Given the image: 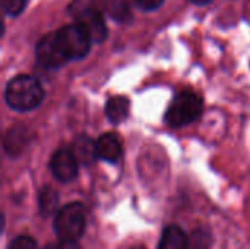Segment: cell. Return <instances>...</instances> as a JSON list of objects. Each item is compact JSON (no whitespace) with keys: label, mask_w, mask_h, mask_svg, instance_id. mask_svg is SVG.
<instances>
[{"label":"cell","mask_w":250,"mask_h":249,"mask_svg":"<svg viewBox=\"0 0 250 249\" xmlns=\"http://www.w3.org/2000/svg\"><path fill=\"white\" fill-rule=\"evenodd\" d=\"M35 54L38 62L48 69H56L60 68L62 65H64L67 62V57L64 56V53L62 51L57 40H56V32L54 34H48L44 35L35 48Z\"/></svg>","instance_id":"8992f818"},{"label":"cell","mask_w":250,"mask_h":249,"mask_svg":"<svg viewBox=\"0 0 250 249\" xmlns=\"http://www.w3.org/2000/svg\"><path fill=\"white\" fill-rule=\"evenodd\" d=\"M42 249H59V247H57V245H53V244H50V245L44 247Z\"/></svg>","instance_id":"44dd1931"},{"label":"cell","mask_w":250,"mask_h":249,"mask_svg":"<svg viewBox=\"0 0 250 249\" xmlns=\"http://www.w3.org/2000/svg\"><path fill=\"white\" fill-rule=\"evenodd\" d=\"M189 248V241L185 232L176 226L170 225L163 230L158 249H188Z\"/></svg>","instance_id":"8fae6325"},{"label":"cell","mask_w":250,"mask_h":249,"mask_svg":"<svg viewBox=\"0 0 250 249\" xmlns=\"http://www.w3.org/2000/svg\"><path fill=\"white\" fill-rule=\"evenodd\" d=\"M57 247L59 249H81L76 241H62Z\"/></svg>","instance_id":"d6986e66"},{"label":"cell","mask_w":250,"mask_h":249,"mask_svg":"<svg viewBox=\"0 0 250 249\" xmlns=\"http://www.w3.org/2000/svg\"><path fill=\"white\" fill-rule=\"evenodd\" d=\"M105 114L113 123L123 122L129 114V100L126 97H111L105 104Z\"/></svg>","instance_id":"7c38bea8"},{"label":"cell","mask_w":250,"mask_h":249,"mask_svg":"<svg viewBox=\"0 0 250 249\" xmlns=\"http://www.w3.org/2000/svg\"><path fill=\"white\" fill-rule=\"evenodd\" d=\"M107 13L117 22L130 21V9L126 0H103Z\"/></svg>","instance_id":"5bb4252c"},{"label":"cell","mask_w":250,"mask_h":249,"mask_svg":"<svg viewBox=\"0 0 250 249\" xmlns=\"http://www.w3.org/2000/svg\"><path fill=\"white\" fill-rule=\"evenodd\" d=\"M56 40L67 60H78L86 56L92 43L89 34L78 23L60 28L56 32Z\"/></svg>","instance_id":"5b68a950"},{"label":"cell","mask_w":250,"mask_h":249,"mask_svg":"<svg viewBox=\"0 0 250 249\" xmlns=\"http://www.w3.org/2000/svg\"><path fill=\"white\" fill-rule=\"evenodd\" d=\"M97 156L108 163H117L122 157V144L113 134L101 135L97 139Z\"/></svg>","instance_id":"ba28073f"},{"label":"cell","mask_w":250,"mask_h":249,"mask_svg":"<svg viewBox=\"0 0 250 249\" xmlns=\"http://www.w3.org/2000/svg\"><path fill=\"white\" fill-rule=\"evenodd\" d=\"M132 249H145V248H144V247H133Z\"/></svg>","instance_id":"7402d4cb"},{"label":"cell","mask_w":250,"mask_h":249,"mask_svg":"<svg viewBox=\"0 0 250 249\" xmlns=\"http://www.w3.org/2000/svg\"><path fill=\"white\" fill-rule=\"evenodd\" d=\"M72 153L76 157L78 163H81L83 166H89L98 157L97 156V141H92L86 135L78 136L73 142Z\"/></svg>","instance_id":"9c48e42d"},{"label":"cell","mask_w":250,"mask_h":249,"mask_svg":"<svg viewBox=\"0 0 250 249\" xmlns=\"http://www.w3.org/2000/svg\"><path fill=\"white\" fill-rule=\"evenodd\" d=\"M69 12L75 23L81 25L91 37L92 43H101L107 37V26L103 15L92 3V0H73Z\"/></svg>","instance_id":"7a4b0ae2"},{"label":"cell","mask_w":250,"mask_h":249,"mask_svg":"<svg viewBox=\"0 0 250 249\" xmlns=\"http://www.w3.org/2000/svg\"><path fill=\"white\" fill-rule=\"evenodd\" d=\"M6 103L18 112L35 109L44 98V90L38 79L29 75H18L6 87Z\"/></svg>","instance_id":"6da1fadb"},{"label":"cell","mask_w":250,"mask_h":249,"mask_svg":"<svg viewBox=\"0 0 250 249\" xmlns=\"http://www.w3.org/2000/svg\"><path fill=\"white\" fill-rule=\"evenodd\" d=\"M59 194L51 186H44L38 194V210L42 217H50L57 213Z\"/></svg>","instance_id":"4fadbf2b"},{"label":"cell","mask_w":250,"mask_h":249,"mask_svg":"<svg viewBox=\"0 0 250 249\" xmlns=\"http://www.w3.org/2000/svg\"><path fill=\"white\" fill-rule=\"evenodd\" d=\"M211 248V238L207 232L204 230H195L190 241H189V248L188 249H209Z\"/></svg>","instance_id":"9a60e30c"},{"label":"cell","mask_w":250,"mask_h":249,"mask_svg":"<svg viewBox=\"0 0 250 249\" xmlns=\"http://www.w3.org/2000/svg\"><path fill=\"white\" fill-rule=\"evenodd\" d=\"M202 113V100L192 91H183L176 95L166 113V122L171 128H182L196 120Z\"/></svg>","instance_id":"277c9868"},{"label":"cell","mask_w":250,"mask_h":249,"mask_svg":"<svg viewBox=\"0 0 250 249\" xmlns=\"http://www.w3.org/2000/svg\"><path fill=\"white\" fill-rule=\"evenodd\" d=\"M164 0H135V3L144 10H154L163 4Z\"/></svg>","instance_id":"ac0fdd59"},{"label":"cell","mask_w":250,"mask_h":249,"mask_svg":"<svg viewBox=\"0 0 250 249\" xmlns=\"http://www.w3.org/2000/svg\"><path fill=\"white\" fill-rule=\"evenodd\" d=\"M85 226L86 214L79 203L67 204L56 213L54 232L60 241H78L83 235Z\"/></svg>","instance_id":"3957f363"},{"label":"cell","mask_w":250,"mask_h":249,"mask_svg":"<svg viewBox=\"0 0 250 249\" xmlns=\"http://www.w3.org/2000/svg\"><path fill=\"white\" fill-rule=\"evenodd\" d=\"M9 249H37V244L29 236H18L16 239H13Z\"/></svg>","instance_id":"e0dca14e"},{"label":"cell","mask_w":250,"mask_h":249,"mask_svg":"<svg viewBox=\"0 0 250 249\" xmlns=\"http://www.w3.org/2000/svg\"><path fill=\"white\" fill-rule=\"evenodd\" d=\"M1 6H3V10L7 15L16 16V15H19L23 10L25 0H1Z\"/></svg>","instance_id":"2e32d148"},{"label":"cell","mask_w":250,"mask_h":249,"mask_svg":"<svg viewBox=\"0 0 250 249\" xmlns=\"http://www.w3.org/2000/svg\"><path fill=\"white\" fill-rule=\"evenodd\" d=\"M78 160L72 150H59L54 153L50 161V169L54 178L60 182H70L78 175Z\"/></svg>","instance_id":"52a82bcc"},{"label":"cell","mask_w":250,"mask_h":249,"mask_svg":"<svg viewBox=\"0 0 250 249\" xmlns=\"http://www.w3.org/2000/svg\"><path fill=\"white\" fill-rule=\"evenodd\" d=\"M190 1L195 3V4H207V3H209L212 0H190Z\"/></svg>","instance_id":"ffe728a7"},{"label":"cell","mask_w":250,"mask_h":249,"mask_svg":"<svg viewBox=\"0 0 250 249\" xmlns=\"http://www.w3.org/2000/svg\"><path fill=\"white\" fill-rule=\"evenodd\" d=\"M29 142V134L25 126H13L4 136V148L10 156H19Z\"/></svg>","instance_id":"30bf717a"}]
</instances>
